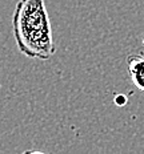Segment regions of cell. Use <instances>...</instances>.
I'll return each instance as SVG.
<instances>
[{
	"label": "cell",
	"mask_w": 144,
	"mask_h": 154,
	"mask_svg": "<svg viewBox=\"0 0 144 154\" xmlns=\"http://www.w3.org/2000/svg\"><path fill=\"white\" fill-rule=\"evenodd\" d=\"M115 104L119 105V106H123V105H126V104H127V98H126V96L119 94L116 98H115Z\"/></svg>",
	"instance_id": "3957f363"
},
{
	"label": "cell",
	"mask_w": 144,
	"mask_h": 154,
	"mask_svg": "<svg viewBox=\"0 0 144 154\" xmlns=\"http://www.w3.org/2000/svg\"><path fill=\"white\" fill-rule=\"evenodd\" d=\"M142 43H143V45H144V33H143V37H142Z\"/></svg>",
	"instance_id": "277c9868"
},
{
	"label": "cell",
	"mask_w": 144,
	"mask_h": 154,
	"mask_svg": "<svg viewBox=\"0 0 144 154\" xmlns=\"http://www.w3.org/2000/svg\"><path fill=\"white\" fill-rule=\"evenodd\" d=\"M16 47L30 59L50 60L55 54L46 0H19L12 17Z\"/></svg>",
	"instance_id": "6da1fadb"
},
{
	"label": "cell",
	"mask_w": 144,
	"mask_h": 154,
	"mask_svg": "<svg viewBox=\"0 0 144 154\" xmlns=\"http://www.w3.org/2000/svg\"><path fill=\"white\" fill-rule=\"evenodd\" d=\"M127 66L132 84L144 93V56L143 54H130L127 57Z\"/></svg>",
	"instance_id": "7a4b0ae2"
}]
</instances>
